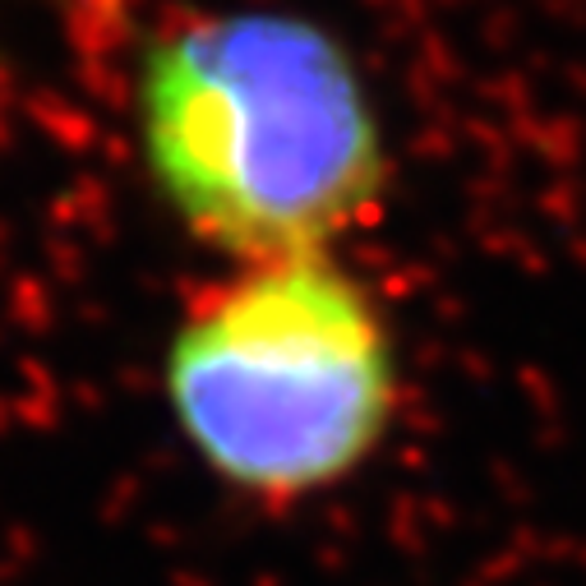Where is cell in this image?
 <instances>
[{
	"mask_svg": "<svg viewBox=\"0 0 586 586\" xmlns=\"http://www.w3.org/2000/svg\"><path fill=\"white\" fill-rule=\"evenodd\" d=\"M139 102L162 199L241 264L328 254L383 190L365 84L338 37L309 19H199L152 47Z\"/></svg>",
	"mask_w": 586,
	"mask_h": 586,
	"instance_id": "obj_1",
	"label": "cell"
},
{
	"mask_svg": "<svg viewBox=\"0 0 586 586\" xmlns=\"http://www.w3.org/2000/svg\"><path fill=\"white\" fill-rule=\"evenodd\" d=\"M167 402L208 472L259 499H301L379 448L398 406L393 338L328 254L241 264L175 328Z\"/></svg>",
	"mask_w": 586,
	"mask_h": 586,
	"instance_id": "obj_2",
	"label": "cell"
}]
</instances>
